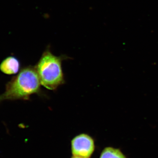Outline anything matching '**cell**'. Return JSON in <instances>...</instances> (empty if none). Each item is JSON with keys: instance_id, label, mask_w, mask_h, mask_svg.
<instances>
[{"instance_id": "cell-1", "label": "cell", "mask_w": 158, "mask_h": 158, "mask_svg": "<svg viewBox=\"0 0 158 158\" xmlns=\"http://www.w3.org/2000/svg\"><path fill=\"white\" fill-rule=\"evenodd\" d=\"M41 85L35 67L27 66L7 83L5 92L0 95V102L5 100H27L32 94H40Z\"/></svg>"}, {"instance_id": "cell-2", "label": "cell", "mask_w": 158, "mask_h": 158, "mask_svg": "<svg viewBox=\"0 0 158 158\" xmlns=\"http://www.w3.org/2000/svg\"><path fill=\"white\" fill-rule=\"evenodd\" d=\"M64 57L57 56L49 49L44 52L35 68L41 85L50 90H55L65 83L62 69Z\"/></svg>"}, {"instance_id": "cell-3", "label": "cell", "mask_w": 158, "mask_h": 158, "mask_svg": "<svg viewBox=\"0 0 158 158\" xmlns=\"http://www.w3.org/2000/svg\"><path fill=\"white\" fill-rule=\"evenodd\" d=\"M94 149V140L87 134H80L72 140L71 151L73 156L90 158Z\"/></svg>"}, {"instance_id": "cell-4", "label": "cell", "mask_w": 158, "mask_h": 158, "mask_svg": "<svg viewBox=\"0 0 158 158\" xmlns=\"http://www.w3.org/2000/svg\"><path fill=\"white\" fill-rule=\"evenodd\" d=\"M20 64L19 60L14 56L6 58L0 65V70L7 75L15 74L19 70Z\"/></svg>"}, {"instance_id": "cell-5", "label": "cell", "mask_w": 158, "mask_h": 158, "mask_svg": "<svg viewBox=\"0 0 158 158\" xmlns=\"http://www.w3.org/2000/svg\"><path fill=\"white\" fill-rule=\"evenodd\" d=\"M99 158H127L120 149L106 147L103 150Z\"/></svg>"}, {"instance_id": "cell-6", "label": "cell", "mask_w": 158, "mask_h": 158, "mask_svg": "<svg viewBox=\"0 0 158 158\" xmlns=\"http://www.w3.org/2000/svg\"><path fill=\"white\" fill-rule=\"evenodd\" d=\"M71 158H83L81 157H80L75 156H73Z\"/></svg>"}]
</instances>
